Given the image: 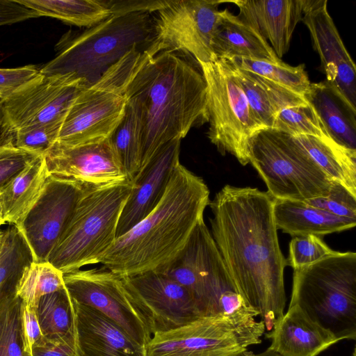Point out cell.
Segmentation results:
<instances>
[{"instance_id":"obj_49","label":"cell","mask_w":356,"mask_h":356,"mask_svg":"<svg viewBox=\"0 0 356 356\" xmlns=\"http://www.w3.org/2000/svg\"><path fill=\"white\" fill-rule=\"evenodd\" d=\"M0 243H1V241H0Z\"/></svg>"},{"instance_id":"obj_24","label":"cell","mask_w":356,"mask_h":356,"mask_svg":"<svg viewBox=\"0 0 356 356\" xmlns=\"http://www.w3.org/2000/svg\"><path fill=\"white\" fill-rule=\"evenodd\" d=\"M273 213L278 229L291 236H316L354 227L356 220L331 214L303 201L273 198Z\"/></svg>"},{"instance_id":"obj_25","label":"cell","mask_w":356,"mask_h":356,"mask_svg":"<svg viewBox=\"0 0 356 356\" xmlns=\"http://www.w3.org/2000/svg\"><path fill=\"white\" fill-rule=\"evenodd\" d=\"M230 64L251 109L265 129L272 128L275 116L284 108L307 103L304 96Z\"/></svg>"},{"instance_id":"obj_45","label":"cell","mask_w":356,"mask_h":356,"mask_svg":"<svg viewBox=\"0 0 356 356\" xmlns=\"http://www.w3.org/2000/svg\"><path fill=\"white\" fill-rule=\"evenodd\" d=\"M238 356H282V355H280L277 353H276L274 350L268 348L265 350H264L261 353H254L252 351H249V350H246L245 351L243 352Z\"/></svg>"},{"instance_id":"obj_31","label":"cell","mask_w":356,"mask_h":356,"mask_svg":"<svg viewBox=\"0 0 356 356\" xmlns=\"http://www.w3.org/2000/svg\"><path fill=\"white\" fill-rule=\"evenodd\" d=\"M33 261L31 250L22 232L9 225L0 243V304L17 296L22 274Z\"/></svg>"},{"instance_id":"obj_35","label":"cell","mask_w":356,"mask_h":356,"mask_svg":"<svg viewBox=\"0 0 356 356\" xmlns=\"http://www.w3.org/2000/svg\"><path fill=\"white\" fill-rule=\"evenodd\" d=\"M65 288L63 273L49 262L33 261L20 279L17 295L24 306L35 308L40 298Z\"/></svg>"},{"instance_id":"obj_20","label":"cell","mask_w":356,"mask_h":356,"mask_svg":"<svg viewBox=\"0 0 356 356\" xmlns=\"http://www.w3.org/2000/svg\"><path fill=\"white\" fill-rule=\"evenodd\" d=\"M72 301L77 356H147L145 346L114 321L93 308Z\"/></svg>"},{"instance_id":"obj_7","label":"cell","mask_w":356,"mask_h":356,"mask_svg":"<svg viewBox=\"0 0 356 356\" xmlns=\"http://www.w3.org/2000/svg\"><path fill=\"white\" fill-rule=\"evenodd\" d=\"M298 305L339 341L356 339V253H335L293 270L289 306Z\"/></svg>"},{"instance_id":"obj_39","label":"cell","mask_w":356,"mask_h":356,"mask_svg":"<svg viewBox=\"0 0 356 356\" xmlns=\"http://www.w3.org/2000/svg\"><path fill=\"white\" fill-rule=\"evenodd\" d=\"M37 156L17 148L12 133L2 127L0 131V188Z\"/></svg>"},{"instance_id":"obj_40","label":"cell","mask_w":356,"mask_h":356,"mask_svg":"<svg viewBox=\"0 0 356 356\" xmlns=\"http://www.w3.org/2000/svg\"><path fill=\"white\" fill-rule=\"evenodd\" d=\"M304 202L337 216L356 220V195L338 181L327 196Z\"/></svg>"},{"instance_id":"obj_46","label":"cell","mask_w":356,"mask_h":356,"mask_svg":"<svg viewBox=\"0 0 356 356\" xmlns=\"http://www.w3.org/2000/svg\"><path fill=\"white\" fill-rule=\"evenodd\" d=\"M4 123V113L3 110L2 101L0 100V131L3 126Z\"/></svg>"},{"instance_id":"obj_41","label":"cell","mask_w":356,"mask_h":356,"mask_svg":"<svg viewBox=\"0 0 356 356\" xmlns=\"http://www.w3.org/2000/svg\"><path fill=\"white\" fill-rule=\"evenodd\" d=\"M40 74V69L32 65L0 68V100H6Z\"/></svg>"},{"instance_id":"obj_34","label":"cell","mask_w":356,"mask_h":356,"mask_svg":"<svg viewBox=\"0 0 356 356\" xmlns=\"http://www.w3.org/2000/svg\"><path fill=\"white\" fill-rule=\"evenodd\" d=\"M238 68L251 72L305 97L309 91V81L305 65H289L281 60L271 62L243 58L227 60Z\"/></svg>"},{"instance_id":"obj_16","label":"cell","mask_w":356,"mask_h":356,"mask_svg":"<svg viewBox=\"0 0 356 356\" xmlns=\"http://www.w3.org/2000/svg\"><path fill=\"white\" fill-rule=\"evenodd\" d=\"M248 347L229 320L213 316L155 333L145 349L147 356H238Z\"/></svg>"},{"instance_id":"obj_22","label":"cell","mask_w":356,"mask_h":356,"mask_svg":"<svg viewBox=\"0 0 356 356\" xmlns=\"http://www.w3.org/2000/svg\"><path fill=\"white\" fill-rule=\"evenodd\" d=\"M266 337L271 341L268 348L282 356H318L339 341L298 305L289 306Z\"/></svg>"},{"instance_id":"obj_36","label":"cell","mask_w":356,"mask_h":356,"mask_svg":"<svg viewBox=\"0 0 356 356\" xmlns=\"http://www.w3.org/2000/svg\"><path fill=\"white\" fill-rule=\"evenodd\" d=\"M271 129L290 136L321 137L328 135L315 108L308 102L280 111Z\"/></svg>"},{"instance_id":"obj_47","label":"cell","mask_w":356,"mask_h":356,"mask_svg":"<svg viewBox=\"0 0 356 356\" xmlns=\"http://www.w3.org/2000/svg\"><path fill=\"white\" fill-rule=\"evenodd\" d=\"M4 224H6V222L3 219V208H2L1 200V195H0V227Z\"/></svg>"},{"instance_id":"obj_9","label":"cell","mask_w":356,"mask_h":356,"mask_svg":"<svg viewBox=\"0 0 356 356\" xmlns=\"http://www.w3.org/2000/svg\"><path fill=\"white\" fill-rule=\"evenodd\" d=\"M250 163L274 199L306 201L327 196L336 181L286 134L265 129L250 145Z\"/></svg>"},{"instance_id":"obj_43","label":"cell","mask_w":356,"mask_h":356,"mask_svg":"<svg viewBox=\"0 0 356 356\" xmlns=\"http://www.w3.org/2000/svg\"><path fill=\"white\" fill-rule=\"evenodd\" d=\"M33 356H77L76 350L63 344L56 343L43 337L31 346Z\"/></svg>"},{"instance_id":"obj_21","label":"cell","mask_w":356,"mask_h":356,"mask_svg":"<svg viewBox=\"0 0 356 356\" xmlns=\"http://www.w3.org/2000/svg\"><path fill=\"white\" fill-rule=\"evenodd\" d=\"M237 15L270 42L280 59L289 49L293 31L302 21L304 0H237Z\"/></svg>"},{"instance_id":"obj_1","label":"cell","mask_w":356,"mask_h":356,"mask_svg":"<svg viewBox=\"0 0 356 356\" xmlns=\"http://www.w3.org/2000/svg\"><path fill=\"white\" fill-rule=\"evenodd\" d=\"M209 204L211 234L234 289L269 332L286 302V260L280 248L273 198L256 188L225 185Z\"/></svg>"},{"instance_id":"obj_32","label":"cell","mask_w":356,"mask_h":356,"mask_svg":"<svg viewBox=\"0 0 356 356\" xmlns=\"http://www.w3.org/2000/svg\"><path fill=\"white\" fill-rule=\"evenodd\" d=\"M109 139L124 171L133 180L140 168L141 131L137 111L127 99L124 115Z\"/></svg>"},{"instance_id":"obj_18","label":"cell","mask_w":356,"mask_h":356,"mask_svg":"<svg viewBox=\"0 0 356 356\" xmlns=\"http://www.w3.org/2000/svg\"><path fill=\"white\" fill-rule=\"evenodd\" d=\"M49 175L100 186L130 179L124 171L109 138L69 146L57 141L44 154Z\"/></svg>"},{"instance_id":"obj_27","label":"cell","mask_w":356,"mask_h":356,"mask_svg":"<svg viewBox=\"0 0 356 356\" xmlns=\"http://www.w3.org/2000/svg\"><path fill=\"white\" fill-rule=\"evenodd\" d=\"M291 136L332 179L356 195V150L342 146L329 135Z\"/></svg>"},{"instance_id":"obj_42","label":"cell","mask_w":356,"mask_h":356,"mask_svg":"<svg viewBox=\"0 0 356 356\" xmlns=\"http://www.w3.org/2000/svg\"><path fill=\"white\" fill-rule=\"evenodd\" d=\"M40 17L17 0H0V26Z\"/></svg>"},{"instance_id":"obj_48","label":"cell","mask_w":356,"mask_h":356,"mask_svg":"<svg viewBox=\"0 0 356 356\" xmlns=\"http://www.w3.org/2000/svg\"><path fill=\"white\" fill-rule=\"evenodd\" d=\"M3 233V230H1V229H0V241H1V238H2Z\"/></svg>"},{"instance_id":"obj_15","label":"cell","mask_w":356,"mask_h":356,"mask_svg":"<svg viewBox=\"0 0 356 356\" xmlns=\"http://www.w3.org/2000/svg\"><path fill=\"white\" fill-rule=\"evenodd\" d=\"M88 186L70 179L48 176L40 195L17 227L31 250L34 261H48Z\"/></svg>"},{"instance_id":"obj_4","label":"cell","mask_w":356,"mask_h":356,"mask_svg":"<svg viewBox=\"0 0 356 356\" xmlns=\"http://www.w3.org/2000/svg\"><path fill=\"white\" fill-rule=\"evenodd\" d=\"M154 31L149 12L113 14L81 34L61 40L56 56L40 68V73L69 74L90 86L133 48L147 50Z\"/></svg>"},{"instance_id":"obj_44","label":"cell","mask_w":356,"mask_h":356,"mask_svg":"<svg viewBox=\"0 0 356 356\" xmlns=\"http://www.w3.org/2000/svg\"><path fill=\"white\" fill-rule=\"evenodd\" d=\"M24 324L26 335L31 346L44 337L37 318L35 308L24 307Z\"/></svg>"},{"instance_id":"obj_28","label":"cell","mask_w":356,"mask_h":356,"mask_svg":"<svg viewBox=\"0 0 356 356\" xmlns=\"http://www.w3.org/2000/svg\"><path fill=\"white\" fill-rule=\"evenodd\" d=\"M305 98L315 108L329 136L342 146L356 150V114L326 82L311 83Z\"/></svg>"},{"instance_id":"obj_14","label":"cell","mask_w":356,"mask_h":356,"mask_svg":"<svg viewBox=\"0 0 356 356\" xmlns=\"http://www.w3.org/2000/svg\"><path fill=\"white\" fill-rule=\"evenodd\" d=\"M120 277L152 335L178 328L203 316L191 293L163 273L148 271Z\"/></svg>"},{"instance_id":"obj_8","label":"cell","mask_w":356,"mask_h":356,"mask_svg":"<svg viewBox=\"0 0 356 356\" xmlns=\"http://www.w3.org/2000/svg\"><path fill=\"white\" fill-rule=\"evenodd\" d=\"M145 51L133 48L80 93L63 122L58 143L74 146L110 138L124 115L126 90Z\"/></svg>"},{"instance_id":"obj_19","label":"cell","mask_w":356,"mask_h":356,"mask_svg":"<svg viewBox=\"0 0 356 356\" xmlns=\"http://www.w3.org/2000/svg\"><path fill=\"white\" fill-rule=\"evenodd\" d=\"M181 140L175 139L161 147L134 177L131 191L118 221L117 238L145 218L161 200L175 168L180 163Z\"/></svg>"},{"instance_id":"obj_2","label":"cell","mask_w":356,"mask_h":356,"mask_svg":"<svg viewBox=\"0 0 356 356\" xmlns=\"http://www.w3.org/2000/svg\"><path fill=\"white\" fill-rule=\"evenodd\" d=\"M140 124L145 166L165 143L209 122L207 85L201 69L172 52L144 51L126 90Z\"/></svg>"},{"instance_id":"obj_11","label":"cell","mask_w":356,"mask_h":356,"mask_svg":"<svg viewBox=\"0 0 356 356\" xmlns=\"http://www.w3.org/2000/svg\"><path fill=\"white\" fill-rule=\"evenodd\" d=\"M213 0L166 1L155 11L154 31L146 52L153 56L161 52L181 51L197 63L215 60L211 41L218 19L219 5Z\"/></svg>"},{"instance_id":"obj_33","label":"cell","mask_w":356,"mask_h":356,"mask_svg":"<svg viewBox=\"0 0 356 356\" xmlns=\"http://www.w3.org/2000/svg\"><path fill=\"white\" fill-rule=\"evenodd\" d=\"M24 307L18 296L0 304V356H33L24 329Z\"/></svg>"},{"instance_id":"obj_13","label":"cell","mask_w":356,"mask_h":356,"mask_svg":"<svg viewBox=\"0 0 356 356\" xmlns=\"http://www.w3.org/2000/svg\"><path fill=\"white\" fill-rule=\"evenodd\" d=\"M87 87L69 74H40L10 97L2 101L3 128H20L63 122L72 104Z\"/></svg>"},{"instance_id":"obj_3","label":"cell","mask_w":356,"mask_h":356,"mask_svg":"<svg viewBox=\"0 0 356 356\" xmlns=\"http://www.w3.org/2000/svg\"><path fill=\"white\" fill-rule=\"evenodd\" d=\"M209 202L204 180L179 163L156 207L118 237L99 264L120 277L162 271L182 252Z\"/></svg>"},{"instance_id":"obj_17","label":"cell","mask_w":356,"mask_h":356,"mask_svg":"<svg viewBox=\"0 0 356 356\" xmlns=\"http://www.w3.org/2000/svg\"><path fill=\"white\" fill-rule=\"evenodd\" d=\"M327 0H304L302 22L307 27L326 75L325 82L356 114V67L330 15Z\"/></svg>"},{"instance_id":"obj_37","label":"cell","mask_w":356,"mask_h":356,"mask_svg":"<svg viewBox=\"0 0 356 356\" xmlns=\"http://www.w3.org/2000/svg\"><path fill=\"white\" fill-rule=\"evenodd\" d=\"M61 125V122L47 123L10 132L17 148L38 156H44L57 141Z\"/></svg>"},{"instance_id":"obj_38","label":"cell","mask_w":356,"mask_h":356,"mask_svg":"<svg viewBox=\"0 0 356 356\" xmlns=\"http://www.w3.org/2000/svg\"><path fill=\"white\" fill-rule=\"evenodd\" d=\"M318 236L313 234L294 236L289 244L286 265L293 270L311 265L335 253Z\"/></svg>"},{"instance_id":"obj_23","label":"cell","mask_w":356,"mask_h":356,"mask_svg":"<svg viewBox=\"0 0 356 356\" xmlns=\"http://www.w3.org/2000/svg\"><path fill=\"white\" fill-rule=\"evenodd\" d=\"M211 48L215 59L280 60L269 43L256 30L227 8L220 10Z\"/></svg>"},{"instance_id":"obj_30","label":"cell","mask_w":356,"mask_h":356,"mask_svg":"<svg viewBox=\"0 0 356 356\" xmlns=\"http://www.w3.org/2000/svg\"><path fill=\"white\" fill-rule=\"evenodd\" d=\"M40 17L60 19L78 26L92 27L111 17L108 1L101 0H17Z\"/></svg>"},{"instance_id":"obj_6","label":"cell","mask_w":356,"mask_h":356,"mask_svg":"<svg viewBox=\"0 0 356 356\" xmlns=\"http://www.w3.org/2000/svg\"><path fill=\"white\" fill-rule=\"evenodd\" d=\"M133 180L88 186L48 262L63 274L99 264L116 240L118 221Z\"/></svg>"},{"instance_id":"obj_10","label":"cell","mask_w":356,"mask_h":356,"mask_svg":"<svg viewBox=\"0 0 356 356\" xmlns=\"http://www.w3.org/2000/svg\"><path fill=\"white\" fill-rule=\"evenodd\" d=\"M197 63L207 85V136L222 155L230 154L246 165L251 139L265 128L255 117L227 60Z\"/></svg>"},{"instance_id":"obj_29","label":"cell","mask_w":356,"mask_h":356,"mask_svg":"<svg viewBox=\"0 0 356 356\" xmlns=\"http://www.w3.org/2000/svg\"><path fill=\"white\" fill-rule=\"evenodd\" d=\"M35 312L45 339L76 350L75 313L72 299L65 287L42 296Z\"/></svg>"},{"instance_id":"obj_5","label":"cell","mask_w":356,"mask_h":356,"mask_svg":"<svg viewBox=\"0 0 356 356\" xmlns=\"http://www.w3.org/2000/svg\"><path fill=\"white\" fill-rule=\"evenodd\" d=\"M160 273L191 293L203 316L225 317L245 333L258 327V313L236 291L204 219L196 226L182 252Z\"/></svg>"},{"instance_id":"obj_12","label":"cell","mask_w":356,"mask_h":356,"mask_svg":"<svg viewBox=\"0 0 356 356\" xmlns=\"http://www.w3.org/2000/svg\"><path fill=\"white\" fill-rule=\"evenodd\" d=\"M63 280L74 301L99 311L146 346L152 335L119 275L105 268H94L63 274Z\"/></svg>"},{"instance_id":"obj_26","label":"cell","mask_w":356,"mask_h":356,"mask_svg":"<svg viewBox=\"0 0 356 356\" xmlns=\"http://www.w3.org/2000/svg\"><path fill=\"white\" fill-rule=\"evenodd\" d=\"M48 176L44 156H38L0 188L6 223L19 227L40 195Z\"/></svg>"}]
</instances>
